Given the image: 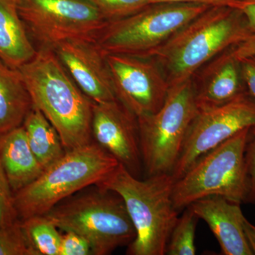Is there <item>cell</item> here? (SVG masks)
Here are the masks:
<instances>
[{
    "label": "cell",
    "instance_id": "cell-25",
    "mask_svg": "<svg viewBox=\"0 0 255 255\" xmlns=\"http://www.w3.org/2000/svg\"><path fill=\"white\" fill-rule=\"evenodd\" d=\"M60 255H95V253L87 238L73 231H65L62 234Z\"/></svg>",
    "mask_w": 255,
    "mask_h": 255
},
{
    "label": "cell",
    "instance_id": "cell-12",
    "mask_svg": "<svg viewBox=\"0 0 255 255\" xmlns=\"http://www.w3.org/2000/svg\"><path fill=\"white\" fill-rule=\"evenodd\" d=\"M92 141L108 152L132 175L140 178L142 166L137 118L118 100L94 102Z\"/></svg>",
    "mask_w": 255,
    "mask_h": 255
},
{
    "label": "cell",
    "instance_id": "cell-3",
    "mask_svg": "<svg viewBox=\"0 0 255 255\" xmlns=\"http://www.w3.org/2000/svg\"><path fill=\"white\" fill-rule=\"evenodd\" d=\"M174 179L159 174L145 179L132 175L119 164L100 183L123 199L135 230L128 246V255H164L171 233L179 219L172 200Z\"/></svg>",
    "mask_w": 255,
    "mask_h": 255
},
{
    "label": "cell",
    "instance_id": "cell-13",
    "mask_svg": "<svg viewBox=\"0 0 255 255\" xmlns=\"http://www.w3.org/2000/svg\"><path fill=\"white\" fill-rule=\"evenodd\" d=\"M53 50L69 75L92 102L117 100L106 54L96 41L69 40Z\"/></svg>",
    "mask_w": 255,
    "mask_h": 255
},
{
    "label": "cell",
    "instance_id": "cell-11",
    "mask_svg": "<svg viewBox=\"0 0 255 255\" xmlns=\"http://www.w3.org/2000/svg\"><path fill=\"white\" fill-rule=\"evenodd\" d=\"M117 100L137 118L153 114L165 102L170 86L152 57L106 54Z\"/></svg>",
    "mask_w": 255,
    "mask_h": 255
},
{
    "label": "cell",
    "instance_id": "cell-7",
    "mask_svg": "<svg viewBox=\"0 0 255 255\" xmlns=\"http://www.w3.org/2000/svg\"><path fill=\"white\" fill-rule=\"evenodd\" d=\"M198 112L190 79L170 87L158 111L137 118L142 166L147 177L172 173Z\"/></svg>",
    "mask_w": 255,
    "mask_h": 255
},
{
    "label": "cell",
    "instance_id": "cell-9",
    "mask_svg": "<svg viewBox=\"0 0 255 255\" xmlns=\"http://www.w3.org/2000/svg\"><path fill=\"white\" fill-rule=\"evenodd\" d=\"M28 35L53 50L69 40L96 41L108 21L88 0H17Z\"/></svg>",
    "mask_w": 255,
    "mask_h": 255
},
{
    "label": "cell",
    "instance_id": "cell-22",
    "mask_svg": "<svg viewBox=\"0 0 255 255\" xmlns=\"http://www.w3.org/2000/svg\"><path fill=\"white\" fill-rule=\"evenodd\" d=\"M99 10L107 21L128 17L140 11L152 0H88Z\"/></svg>",
    "mask_w": 255,
    "mask_h": 255
},
{
    "label": "cell",
    "instance_id": "cell-15",
    "mask_svg": "<svg viewBox=\"0 0 255 255\" xmlns=\"http://www.w3.org/2000/svg\"><path fill=\"white\" fill-rule=\"evenodd\" d=\"M241 204L220 196L203 198L192 203L191 209L202 219L216 238L222 254L253 255L245 234V216Z\"/></svg>",
    "mask_w": 255,
    "mask_h": 255
},
{
    "label": "cell",
    "instance_id": "cell-20",
    "mask_svg": "<svg viewBox=\"0 0 255 255\" xmlns=\"http://www.w3.org/2000/svg\"><path fill=\"white\" fill-rule=\"evenodd\" d=\"M21 226L28 244L37 255H60L62 234L59 228L46 216H34L21 220Z\"/></svg>",
    "mask_w": 255,
    "mask_h": 255
},
{
    "label": "cell",
    "instance_id": "cell-21",
    "mask_svg": "<svg viewBox=\"0 0 255 255\" xmlns=\"http://www.w3.org/2000/svg\"><path fill=\"white\" fill-rule=\"evenodd\" d=\"M198 220L197 216L187 206L171 233L165 255H196L195 233Z\"/></svg>",
    "mask_w": 255,
    "mask_h": 255
},
{
    "label": "cell",
    "instance_id": "cell-29",
    "mask_svg": "<svg viewBox=\"0 0 255 255\" xmlns=\"http://www.w3.org/2000/svg\"><path fill=\"white\" fill-rule=\"evenodd\" d=\"M233 53L238 59L255 55V33L246 41L233 47Z\"/></svg>",
    "mask_w": 255,
    "mask_h": 255
},
{
    "label": "cell",
    "instance_id": "cell-16",
    "mask_svg": "<svg viewBox=\"0 0 255 255\" xmlns=\"http://www.w3.org/2000/svg\"><path fill=\"white\" fill-rule=\"evenodd\" d=\"M0 162L14 193L36 180L44 170L30 147L23 126L0 135Z\"/></svg>",
    "mask_w": 255,
    "mask_h": 255
},
{
    "label": "cell",
    "instance_id": "cell-28",
    "mask_svg": "<svg viewBox=\"0 0 255 255\" xmlns=\"http://www.w3.org/2000/svg\"><path fill=\"white\" fill-rule=\"evenodd\" d=\"M239 0H152V3H189L208 6H231Z\"/></svg>",
    "mask_w": 255,
    "mask_h": 255
},
{
    "label": "cell",
    "instance_id": "cell-5",
    "mask_svg": "<svg viewBox=\"0 0 255 255\" xmlns=\"http://www.w3.org/2000/svg\"><path fill=\"white\" fill-rule=\"evenodd\" d=\"M119 164L94 142L67 150L36 180L14 193L18 219L46 214L69 196L102 182Z\"/></svg>",
    "mask_w": 255,
    "mask_h": 255
},
{
    "label": "cell",
    "instance_id": "cell-27",
    "mask_svg": "<svg viewBox=\"0 0 255 255\" xmlns=\"http://www.w3.org/2000/svg\"><path fill=\"white\" fill-rule=\"evenodd\" d=\"M239 60L247 92L255 100V55Z\"/></svg>",
    "mask_w": 255,
    "mask_h": 255
},
{
    "label": "cell",
    "instance_id": "cell-17",
    "mask_svg": "<svg viewBox=\"0 0 255 255\" xmlns=\"http://www.w3.org/2000/svg\"><path fill=\"white\" fill-rule=\"evenodd\" d=\"M37 50L18 12L17 0H0V60L18 69L33 59Z\"/></svg>",
    "mask_w": 255,
    "mask_h": 255
},
{
    "label": "cell",
    "instance_id": "cell-18",
    "mask_svg": "<svg viewBox=\"0 0 255 255\" xmlns=\"http://www.w3.org/2000/svg\"><path fill=\"white\" fill-rule=\"evenodd\" d=\"M32 108L31 96L19 70L0 60V135L21 127Z\"/></svg>",
    "mask_w": 255,
    "mask_h": 255
},
{
    "label": "cell",
    "instance_id": "cell-30",
    "mask_svg": "<svg viewBox=\"0 0 255 255\" xmlns=\"http://www.w3.org/2000/svg\"><path fill=\"white\" fill-rule=\"evenodd\" d=\"M231 7L237 8L244 13L255 33V0H239L235 2Z\"/></svg>",
    "mask_w": 255,
    "mask_h": 255
},
{
    "label": "cell",
    "instance_id": "cell-26",
    "mask_svg": "<svg viewBox=\"0 0 255 255\" xmlns=\"http://www.w3.org/2000/svg\"><path fill=\"white\" fill-rule=\"evenodd\" d=\"M245 158L248 187L246 203L255 204V127L250 129Z\"/></svg>",
    "mask_w": 255,
    "mask_h": 255
},
{
    "label": "cell",
    "instance_id": "cell-6",
    "mask_svg": "<svg viewBox=\"0 0 255 255\" xmlns=\"http://www.w3.org/2000/svg\"><path fill=\"white\" fill-rule=\"evenodd\" d=\"M250 129L206 152L174 181L172 200L176 209L211 196L239 204L246 203L248 187L245 153Z\"/></svg>",
    "mask_w": 255,
    "mask_h": 255
},
{
    "label": "cell",
    "instance_id": "cell-24",
    "mask_svg": "<svg viewBox=\"0 0 255 255\" xmlns=\"http://www.w3.org/2000/svg\"><path fill=\"white\" fill-rule=\"evenodd\" d=\"M19 221L14 204V193L0 162V228Z\"/></svg>",
    "mask_w": 255,
    "mask_h": 255
},
{
    "label": "cell",
    "instance_id": "cell-2",
    "mask_svg": "<svg viewBox=\"0 0 255 255\" xmlns=\"http://www.w3.org/2000/svg\"><path fill=\"white\" fill-rule=\"evenodd\" d=\"M18 70L33 105L56 129L66 150L93 142L94 102L75 83L54 50L40 47L34 58Z\"/></svg>",
    "mask_w": 255,
    "mask_h": 255
},
{
    "label": "cell",
    "instance_id": "cell-1",
    "mask_svg": "<svg viewBox=\"0 0 255 255\" xmlns=\"http://www.w3.org/2000/svg\"><path fill=\"white\" fill-rule=\"evenodd\" d=\"M255 34L246 15L231 6H210L178 30L152 55L169 86L190 80L216 55Z\"/></svg>",
    "mask_w": 255,
    "mask_h": 255
},
{
    "label": "cell",
    "instance_id": "cell-4",
    "mask_svg": "<svg viewBox=\"0 0 255 255\" xmlns=\"http://www.w3.org/2000/svg\"><path fill=\"white\" fill-rule=\"evenodd\" d=\"M43 216L63 232L73 231L87 238L95 255L128 247L136 235L123 199L97 184L69 196Z\"/></svg>",
    "mask_w": 255,
    "mask_h": 255
},
{
    "label": "cell",
    "instance_id": "cell-23",
    "mask_svg": "<svg viewBox=\"0 0 255 255\" xmlns=\"http://www.w3.org/2000/svg\"><path fill=\"white\" fill-rule=\"evenodd\" d=\"M0 255H37L25 237L20 220L0 228Z\"/></svg>",
    "mask_w": 255,
    "mask_h": 255
},
{
    "label": "cell",
    "instance_id": "cell-31",
    "mask_svg": "<svg viewBox=\"0 0 255 255\" xmlns=\"http://www.w3.org/2000/svg\"><path fill=\"white\" fill-rule=\"evenodd\" d=\"M243 228H244L247 241L254 255H255V226L245 218L243 221Z\"/></svg>",
    "mask_w": 255,
    "mask_h": 255
},
{
    "label": "cell",
    "instance_id": "cell-19",
    "mask_svg": "<svg viewBox=\"0 0 255 255\" xmlns=\"http://www.w3.org/2000/svg\"><path fill=\"white\" fill-rule=\"evenodd\" d=\"M28 143L43 169L61 158L66 149L59 133L41 111L33 105L23 122Z\"/></svg>",
    "mask_w": 255,
    "mask_h": 255
},
{
    "label": "cell",
    "instance_id": "cell-10",
    "mask_svg": "<svg viewBox=\"0 0 255 255\" xmlns=\"http://www.w3.org/2000/svg\"><path fill=\"white\" fill-rule=\"evenodd\" d=\"M255 127V100L248 93L213 108L199 110L172 171L174 181L182 177L199 157L246 128Z\"/></svg>",
    "mask_w": 255,
    "mask_h": 255
},
{
    "label": "cell",
    "instance_id": "cell-14",
    "mask_svg": "<svg viewBox=\"0 0 255 255\" xmlns=\"http://www.w3.org/2000/svg\"><path fill=\"white\" fill-rule=\"evenodd\" d=\"M198 110L225 105L248 93L233 47L203 65L191 78Z\"/></svg>",
    "mask_w": 255,
    "mask_h": 255
},
{
    "label": "cell",
    "instance_id": "cell-8",
    "mask_svg": "<svg viewBox=\"0 0 255 255\" xmlns=\"http://www.w3.org/2000/svg\"><path fill=\"white\" fill-rule=\"evenodd\" d=\"M210 6L152 3L135 14L108 21L96 42L105 54L151 57L174 33Z\"/></svg>",
    "mask_w": 255,
    "mask_h": 255
}]
</instances>
